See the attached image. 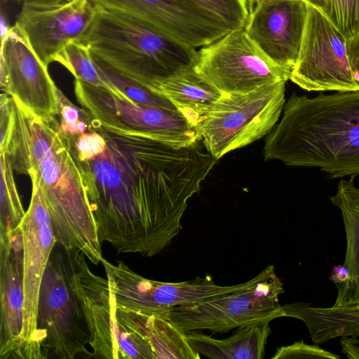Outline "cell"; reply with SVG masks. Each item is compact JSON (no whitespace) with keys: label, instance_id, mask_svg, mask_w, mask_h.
I'll return each instance as SVG.
<instances>
[{"label":"cell","instance_id":"6","mask_svg":"<svg viewBox=\"0 0 359 359\" xmlns=\"http://www.w3.org/2000/svg\"><path fill=\"white\" fill-rule=\"evenodd\" d=\"M53 250L39 290L36 339L44 358L73 359L88 353L90 333L71 284L72 251ZM91 355V353H90Z\"/></svg>","mask_w":359,"mask_h":359},{"label":"cell","instance_id":"13","mask_svg":"<svg viewBox=\"0 0 359 359\" xmlns=\"http://www.w3.org/2000/svg\"><path fill=\"white\" fill-rule=\"evenodd\" d=\"M97 9L93 0H25L15 25L46 67L72 41H80Z\"/></svg>","mask_w":359,"mask_h":359},{"label":"cell","instance_id":"21","mask_svg":"<svg viewBox=\"0 0 359 359\" xmlns=\"http://www.w3.org/2000/svg\"><path fill=\"white\" fill-rule=\"evenodd\" d=\"M154 91L168 98L196 128L202 116L222 95L194 66L164 79Z\"/></svg>","mask_w":359,"mask_h":359},{"label":"cell","instance_id":"28","mask_svg":"<svg viewBox=\"0 0 359 359\" xmlns=\"http://www.w3.org/2000/svg\"><path fill=\"white\" fill-rule=\"evenodd\" d=\"M325 16L348 39L359 32V0H330Z\"/></svg>","mask_w":359,"mask_h":359},{"label":"cell","instance_id":"20","mask_svg":"<svg viewBox=\"0 0 359 359\" xmlns=\"http://www.w3.org/2000/svg\"><path fill=\"white\" fill-rule=\"evenodd\" d=\"M118 320L145 337L154 359H199L201 355L189 345L186 333L162 311L142 313L116 306Z\"/></svg>","mask_w":359,"mask_h":359},{"label":"cell","instance_id":"17","mask_svg":"<svg viewBox=\"0 0 359 359\" xmlns=\"http://www.w3.org/2000/svg\"><path fill=\"white\" fill-rule=\"evenodd\" d=\"M130 15L194 48L220 39L226 25L184 0H93Z\"/></svg>","mask_w":359,"mask_h":359},{"label":"cell","instance_id":"27","mask_svg":"<svg viewBox=\"0 0 359 359\" xmlns=\"http://www.w3.org/2000/svg\"><path fill=\"white\" fill-rule=\"evenodd\" d=\"M56 101V126L60 135L72 137L92 129L93 118L89 113L74 104L57 87Z\"/></svg>","mask_w":359,"mask_h":359},{"label":"cell","instance_id":"3","mask_svg":"<svg viewBox=\"0 0 359 359\" xmlns=\"http://www.w3.org/2000/svg\"><path fill=\"white\" fill-rule=\"evenodd\" d=\"M265 160L318 168L332 178L359 175V90L320 94L293 93L283 114L267 135Z\"/></svg>","mask_w":359,"mask_h":359},{"label":"cell","instance_id":"33","mask_svg":"<svg viewBox=\"0 0 359 359\" xmlns=\"http://www.w3.org/2000/svg\"><path fill=\"white\" fill-rule=\"evenodd\" d=\"M335 285H340L349 279V271L344 265L334 266L329 276Z\"/></svg>","mask_w":359,"mask_h":359},{"label":"cell","instance_id":"16","mask_svg":"<svg viewBox=\"0 0 359 359\" xmlns=\"http://www.w3.org/2000/svg\"><path fill=\"white\" fill-rule=\"evenodd\" d=\"M309 6L303 0H259L243 27L256 46L290 74L301 48Z\"/></svg>","mask_w":359,"mask_h":359},{"label":"cell","instance_id":"2","mask_svg":"<svg viewBox=\"0 0 359 359\" xmlns=\"http://www.w3.org/2000/svg\"><path fill=\"white\" fill-rule=\"evenodd\" d=\"M8 155L13 169L28 175L39 188L56 243L83 252L94 264L101 262L102 243L81 175L55 124L22 112L15 121Z\"/></svg>","mask_w":359,"mask_h":359},{"label":"cell","instance_id":"5","mask_svg":"<svg viewBox=\"0 0 359 359\" xmlns=\"http://www.w3.org/2000/svg\"><path fill=\"white\" fill-rule=\"evenodd\" d=\"M285 83L222 93L196 126L205 149L219 159L268 135L283 110Z\"/></svg>","mask_w":359,"mask_h":359},{"label":"cell","instance_id":"11","mask_svg":"<svg viewBox=\"0 0 359 359\" xmlns=\"http://www.w3.org/2000/svg\"><path fill=\"white\" fill-rule=\"evenodd\" d=\"M194 67L222 93H248L287 82L290 76L256 46L243 27L201 48Z\"/></svg>","mask_w":359,"mask_h":359},{"label":"cell","instance_id":"34","mask_svg":"<svg viewBox=\"0 0 359 359\" xmlns=\"http://www.w3.org/2000/svg\"><path fill=\"white\" fill-rule=\"evenodd\" d=\"M248 4L251 6L255 4L259 0H245ZM306 1L309 5L316 8L320 10L325 15L327 14L329 11L330 0H303Z\"/></svg>","mask_w":359,"mask_h":359},{"label":"cell","instance_id":"32","mask_svg":"<svg viewBox=\"0 0 359 359\" xmlns=\"http://www.w3.org/2000/svg\"><path fill=\"white\" fill-rule=\"evenodd\" d=\"M342 353L348 358H359V339L353 337H342Z\"/></svg>","mask_w":359,"mask_h":359},{"label":"cell","instance_id":"12","mask_svg":"<svg viewBox=\"0 0 359 359\" xmlns=\"http://www.w3.org/2000/svg\"><path fill=\"white\" fill-rule=\"evenodd\" d=\"M289 80L308 91L359 90L348 62L346 39L324 13L310 5Z\"/></svg>","mask_w":359,"mask_h":359},{"label":"cell","instance_id":"35","mask_svg":"<svg viewBox=\"0 0 359 359\" xmlns=\"http://www.w3.org/2000/svg\"><path fill=\"white\" fill-rule=\"evenodd\" d=\"M65 1H73V0H65Z\"/></svg>","mask_w":359,"mask_h":359},{"label":"cell","instance_id":"4","mask_svg":"<svg viewBox=\"0 0 359 359\" xmlns=\"http://www.w3.org/2000/svg\"><path fill=\"white\" fill-rule=\"evenodd\" d=\"M80 42L95 60L153 91L164 79L194 66L198 53L142 20L98 5Z\"/></svg>","mask_w":359,"mask_h":359},{"label":"cell","instance_id":"26","mask_svg":"<svg viewBox=\"0 0 359 359\" xmlns=\"http://www.w3.org/2000/svg\"><path fill=\"white\" fill-rule=\"evenodd\" d=\"M221 22L231 31L244 27L249 14L245 0H184Z\"/></svg>","mask_w":359,"mask_h":359},{"label":"cell","instance_id":"7","mask_svg":"<svg viewBox=\"0 0 359 359\" xmlns=\"http://www.w3.org/2000/svg\"><path fill=\"white\" fill-rule=\"evenodd\" d=\"M85 255L72 250L71 284L90 333L91 356L107 359H154L149 341L121 323L111 280L91 271Z\"/></svg>","mask_w":359,"mask_h":359},{"label":"cell","instance_id":"23","mask_svg":"<svg viewBox=\"0 0 359 359\" xmlns=\"http://www.w3.org/2000/svg\"><path fill=\"white\" fill-rule=\"evenodd\" d=\"M54 62L64 66L76 80L103 87L118 95H123L102 79L90 50L80 41L67 44L56 55Z\"/></svg>","mask_w":359,"mask_h":359},{"label":"cell","instance_id":"15","mask_svg":"<svg viewBox=\"0 0 359 359\" xmlns=\"http://www.w3.org/2000/svg\"><path fill=\"white\" fill-rule=\"evenodd\" d=\"M46 66L14 25L4 35L1 48L0 87L36 117L57 118L56 88Z\"/></svg>","mask_w":359,"mask_h":359},{"label":"cell","instance_id":"8","mask_svg":"<svg viewBox=\"0 0 359 359\" xmlns=\"http://www.w3.org/2000/svg\"><path fill=\"white\" fill-rule=\"evenodd\" d=\"M283 293V283L276 274L274 266L269 265L263 269L262 278L250 287L161 311L185 333L202 330L224 333L284 317L279 303Z\"/></svg>","mask_w":359,"mask_h":359},{"label":"cell","instance_id":"22","mask_svg":"<svg viewBox=\"0 0 359 359\" xmlns=\"http://www.w3.org/2000/svg\"><path fill=\"white\" fill-rule=\"evenodd\" d=\"M269 323L239 327L226 339H215L203 333H186L191 347L212 359H262L271 330Z\"/></svg>","mask_w":359,"mask_h":359},{"label":"cell","instance_id":"30","mask_svg":"<svg viewBox=\"0 0 359 359\" xmlns=\"http://www.w3.org/2000/svg\"><path fill=\"white\" fill-rule=\"evenodd\" d=\"M329 358L339 359L340 356L323 349L318 344L296 341L291 345L277 348L271 359Z\"/></svg>","mask_w":359,"mask_h":359},{"label":"cell","instance_id":"24","mask_svg":"<svg viewBox=\"0 0 359 359\" xmlns=\"http://www.w3.org/2000/svg\"><path fill=\"white\" fill-rule=\"evenodd\" d=\"M1 196L0 239L6 238L8 232L19 226L25 215L15 185L13 167L9 156L0 153Z\"/></svg>","mask_w":359,"mask_h":359},{"label":"cell","instance_id":"14","mask_svg":"<svg viewBox=\"0 0 359 359\" xmlns=\"http://www.w3.org/2000/svg\"><path fill=\"white\" fill-rule=\"evenodd\" d=\"M20 226L23 235L25 305L20 358L44 359L36 339L38 300L42 278L56 240L42 194L34 184H32L30 204Z\"/></svg>","mask_w":359,"mask_h":359},{"label":"cell","instance_id":"25","mask_svg":"<svg viewBox=\"0 0 359 359\" xmlns=\"http://www.w3.org/2000/svg\"><path fill=\"white\" fill-rule=\"evenodd\" d=\"M94 61L102 79L134 102L149 107L177 109L165 96L121 75L95 59Z\"/></svg>","mask_w":359,"mask_h":359},{"label":"cell","instance_id":"31","mask_svg":"<svg viewBox=\"0 0 359 359\" xmlns=\"http://www.w3.org/2000/svg\"><path fill=\"white\" fill-rule=\"evenodd\" d=\"M346 50L354 79L359 86V32L346 39Z\"/></svg>","mask_w":359,"mask_h":359},{"label":"cell","instance_id":"1","mask_svg":"<svg viewBox=\"0 0 359 359\" xmlns=\"http://www.w3.org/2000/svg\"><path fill=\"white\" fill-rule=\"evenodd\" d=\"M103 152L74 160L101 243L118 253L152 257L179 233L188 200L217 162L200 141L176 146L148 136L109 130Z\"/></svg>","mask_w":359,"mask_h":359},{"label":"cell","instance_id":"18","mask_svg":"<svg viewBox=\"0 0 359 359\" xmlns=\"http://www.w3.org/2000/svg\"><path fill=\"white\" fill-rule=\"evenodd\" d=\"M0 358H20L25 305L20 224L0 242Z\"/></svg>","mask_w":359,"mask_h":359},{"label":"cell","instance_id":"9","mask_svg":"<svg viewBox=\"0 0 359 359\" xmlns=\"http://www.w3.org/2000/svg\"><path fill=\"white\" fill-rule=\"evenodd\" d=\"M78 102L104 128L148 136L176 146L201 138L197 128L177 109L145 106L100 86L76 80Z\"/></svg>","mask_w":359,"mask_h":359},{"label":"cell","instance_id":"29","mask_svg":"<svg viewBox=\"0 0 359 359\" xmlns=\"http://www.w3.org/2000/svg\"><path fill=\"white\" fill-rule=\"evenodd\" d=\"M64 137L67 142L73 157L78 161L91 159L103 152L107 147V142L103 135L93 128L74 137Z\"/></svg>","mask_w":359,"mask_h":359},{"label":"cell","instance_id":"10","mask_svg":"<svg viewBox=\"0 0 359 359\" xmlns=\"http://www.w3.org/2000/svg\"><path fill=\"white\" fill-rule=\"evenodd\" d=\"M101 263L111 281L116 306L142 313L201 303L243 290L255 285L263 275L262 270L252 279L233 285H219L209 274L182 282H162L144 278L121 262L113 265L103 258Z\"/></svg>","mask_w":359,"mask_h":359},{"label":"cell","instance_id":"19","mask_svg":"<svg viewBox=\"0 0 359 359\" xmlns=\"http://www.w3.org/2000/svg\"><path fill=\"white\" fill-rule=\"evenodd\" d=\"M353 179L341 180L336 194L330 198L341 212L346 242L343 265L350 276L346 282L336 285L334 307L359 304V188L355 186Z\"/></svg>","mask_w":359,"mask_h":359}]
</instances>
